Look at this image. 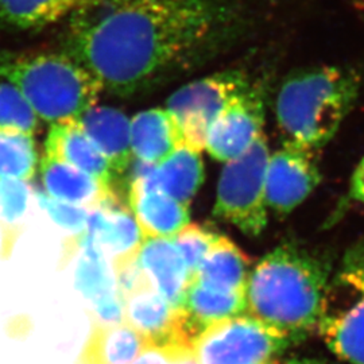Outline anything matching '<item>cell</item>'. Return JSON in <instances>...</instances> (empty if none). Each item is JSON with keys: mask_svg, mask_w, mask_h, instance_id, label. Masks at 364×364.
I'll return each instance as SVG.
<instances>
[{"mask_svg": "<svg viewBox=\"0 0 364 364\" xmlns=\"http://www.w3.org/2000/svg\"><path fill=\"white\" fill-rule=\"evenodd\" d=\"M38 120L22 92L6 80L0 81V129L34 134Z\"/></svg>", "mask_w": 364, "mask_h": 364, "instance_id": "27", "label": "cell"}, {"mask_svg": "<svg viewBox=\"0 0 364 364\" xmlns=\"http://www.w3.org/2000/svg\"><path fill=\"white\" fill-rule=\"evenodd\" d=\"M248 277L247 257L231 240L223 236L193 275V278L208 287L232 293L246 291Z\"/></svg>", "mask_w": 364, "mask_h": 364, "instance_id": "22", "label": "cell"}, {"mask_svg": "<svg viewBox=\"0 0 364 364\" xmlns=\"http://www.w3.org/2000/svg\"><path fill=\"white\" fill-rule=\"evenodd\" d=\"M252 88L246 72L227 69L193 80L174 92L166 111L181 131L183 144L201 151L213 120L236 97Z\"/></svg>", "mask_w": 364, "mask_h": 364, "instance_id": "7", "label": "cell"}, {"mask_svg": "<svg viewBox=\"0 0 364 364\" xmlns=\"http://www.w3.org/2000/svg\"><path fill=\"white\" fill-rule=\"evenodd\" d=\"M200 153L182 144L171 156L156 165V188L186 207L204 181V165Z\"/></svg>", "mask_w": 364, "mask_h": 364, "instance_id": "21", "label": "cell"}, {"mask_svg": "<svg viewBox=\"0 0 364 364\" xmlns=\"http://www.w3.org/2000/svg\"><path fill=\"white\" fill-rule=\"evenodd\" d=\"M245 23L239 0H88L68 18L64 52L103 91L131 96L205 64Z\"/></svg>", "mask_w": 364, "mask_h": 364, "instance_id": "1", "label": "cell"}, {"mask_svg": "<svg viewBox=\"0 0 364 364\" xmlns=\"http://www.w3.org/2000/svg\"><path fill=\"white\" fill-rule=\"evenodd\" d=\"M352 7L364 16V0H347Z\"/></svg>", "mask_w": 364, "mask_h": 364, "instance_id": "33", "label": "cell"}, {"mask_svg": "<svg viewBox=\"0 0 364 364\" xmlns=\"http://www.w3.org/2000/svg\"><path fill=\"white\" fill-rule=\"evenodd\" d=\"M130 132L132 156L149 164H161L183 144L181 131L166 108L136 114L131 120Z\"/></svg>", "mask_w": 364, "mask_h": 364, "instance_id": "19", "label": "cell"}, {"mask_svg": "<svg viewBox=\"0 0 364 364\" xmlns=\"http://www.w3.org/2000/svg\"><path fill=\"white\" fill-rule=\"evenodd\" d=\"M264 103L258 85L227 105L209 127L205 149L209 154L228 162L242 156L263 134Z\"/></svg>", "mask_w": 364, "mask_h": 364, "instance_id": "10", "label": "cell"}, {"mask_svg": "<svg viewBox=\"0 0 364 364\" xmlns=\"http://www.w3.org/2000/svg\"><path fill=\"white\" fill-rule=\"evenodd\" d=\"M88 0H0V26L41 30L68 19Z\"/></svg>", "mask_w": 364, "mask_h": 364, "instance_id": "23", "label": "cell"}, {"mask_svg": "<svg viewBox=\"0 0 364 364\" xmlns=\"http://www.w3.org/2000/svg\"><path fill=\"white\" fill-rule=\"evenodd\" d=\"M316 151L284 146L269 158L266 171L267 207L287 215L308 198L321 180Z\"/></svg>", "mask_w": 364, "mask_h": 364, "instance_id": "9", "label": "cell"}, {"mask_svg": "<svg viewBox=\"0 0 364 364\" xmlns=\"http://www.w3.org/2000/svg\"><path fill=\"white\" fill-rule=\"evenodd\" d=\"M92 142L108 159L119 176L129 168L131 151V122L122 111L112 107L93 105L78 119Z\"/></svg>", "mask_w": 364, "mask_h": 364, "instance_id": "18", "label": "cell"}, {"mask_svg": "<svg viewBox=\"0 0 364 364\" xmlns=\"http://www.w3.org/2000/svg\"><path fill=\"white\" fill-rule=\"evenodd\" d=\"M154 169L131 174L130 209L144 239L174 237L189 224L188 207L156 188Z\"/></svg>", "mask_w": 364, "mask_h": 364, "instance_id": "13", "label": "cell"}, {"mask_svg": "<svg viewBox=\"0 0 364 364\" xmlns=\"http://www.w3.org/2000/svg\"><path fill=\"white\" fill-rule=\"evenodd\" d=\"M362 84V75L350 66H309L290 73L275 100L284 146L320 150L351 112Z\"/></svg>", "mask_w": 364, "mask_h": 364, "instance_id": "3", "label": "cell"}, {"mask_svg": "<svg viewBox=\"0 0 364 364\" xmlns=\"http://www.w3.org/2000/svg\"><path fill=\"white\" fill-rule=\"evenodd\" d=\"M269 158L266 136L262 134L247 151L228 161L221 171L213 212L250 236H258L267 224Z\"/></svg>", "mask_w": 364, "mask_h": 364, "instance_id": "6", "label": "cell"}, {"mask_svg": "<svg viewBox=\"0 0 364 364\" xmlns=\"http://www.w3.org/2000/svg\"><path fill=\"white\" fill-rule=\"evenodd\" d=\"M264 364H278V363H277V362H274V360H272V362H267V363H264Z\"/></svg>", "mask_w": 364, "mask_h": 364, "instance_id": "34", "label": "cell"}, {"mask_svg": "<svg viewBox=\"0 0 364 364\" xmlns=\"http://www.w3.org/2000/svg\"><path fill=\"white\" fill-rule=\"evenodd\" d=\"M41 176L46 195L82 208H95L117 196L111 186L100 180L50 156L42 158Z\"/></svg>", "mask_w": 364, "mask_h": 364, "instance_id": "17", "label": "cell"}, {"mask_svg": "<svg viewBox=\"0 0 364 364\" xmlns=\"http://www.w3.org/2000/svg\"><path fill=\"white\" fill-rule=\"evenodd\" d=\"M146 347L144 338L126 321L114 326L91 323L77 364H132Z\"/></svg>", "mask_w": 364, "mask_h": 364, "instance_id": "20", "label": "cell"}, {"mask_svg": "<svg viewBox=\"0 0 364 364\" xmlns=\"http://www.w3.org/2000/svg\"><path fill=\"white\" fill-rule=\"evenodd\" d=\"M351 195L355 200L364 204V158L358 165L352 177Z\"/></svg>", "mask_w": 364, "mask_h": 364, "instance_id": "31", "label": "cell"}, {"mask_svg": "<svg viewBox=\"0 0 364 364\" xmlns=\"http://www.w3.org/2000/svg\"><path fill=\"white\" fill-rule=\"evenodd\" d=\"M124 304V321L132 326L147 346H191V336L180 308H174L151 287L134 291Z\"/></svg>", "mask_w": 364, "mask_h": 364, "instance_id": "12", "label": "cell"}, {"mask_svg": "<svg viewBox=\"0 0 364 364\" xmlns=\"http://www.w3.org/2000/svg\"><path fill=\"white\" fill-rule=\"evenodd\" d=\"M285 364H329L323 360H316V359H293V360H289Z\"/></svg>", "mask_w": 364, "mask_h": 364, "instance_id": "32", "label": "cell"}, {"mask_svg": "<svg viewBox=\"0 0 364 364\" xmlns=\"http://www.w3.org/2000/svg\"><path fill=\"white\" fill-rule=\"evenodd\" d=\"M317 331L338 358L364 364V242L347 251L328 282Z\"/></svg>", "mask_w": 364, "mask_h": 364, "instance_id": "5", "label": "cell"}, {"mask_svg": "<svg viewBox=\"0 0 364 364\" xmlns=\"http://www.w3.org/2000/svg\"><path fill=\"white\" fill-rule=\"evenodd\" d=\"M0 78L22 92L38 119L52 124L78 120L103 91L65 52H0Z\"/></svg>", "mask_w": 364, "mask_h": 364, "instance_id": "4", "label": "cell"}, {"mask_svg": "<svg viewBox=\"0 0 364 364\" xmlns=\"http://www.w3.org/2000/svg\"><path fill=\"white\" fill-rule=\"evenodd\" d=\"M132 364H198L191 346H147Z\"/></svg>", "mask_w": 364, "mask_h": 364, "instance_id": "30", "label": "cell"}, {"mask_svg": "<svg viewBox=\"0 0 364 364\" xmlns=\"http://www.w3.org/2000/svg\"><path fill=\"white\" fill-rule=\"evenodd\" d=\"M36 197L39 205L48 212L57 225L66 230L68 232L75 235L76 240L73 245V252L76 251V243L80 236L85 232L88 218H90V209L72 205L68 203H63L58 200H54L48 195H43L41 192H36Z\"/></svg>", "mask_w": 364, "mask_h": 364, "instance_id": "29", "label": "cell"}, {"mask_svg": "<svg viewBox=\"0 0 364 364\" xmlns=\"http://www.w3.org/2000/svg\"><path fill=\"white\" fill-rule=\"evenodd\" d=\"M78 257L75 281L78 291L91 305V309L122 299L117 291V274L111 260L96 248L88 245H78Z\"/></svg>", "mask_w": 364, "mask_h": 364, "instance_id": "24", "label": "cell"}, {"mask_svg": "<svg viewBox=\"0 0 364 364\" xmlns=\"http://www.w3.org/2000/svg\"><path fill=\"white\" fill-rule=\"evenodd\" d=\"M38 165V151L33 134L0 129V180L33 178Z\"/></svg>", "mask_w": 364, "mask_h": 364, "instance_id": "25", "label": "cell"}, {"mask_svg": "<svg viewBox=\"0 0 364 364\" xmlns=\"http://www.w3.org/2000/svg\"><path fill=\"white\" fill-rule=\"evenodd\" d=\"M180 309L195 340L205 328L247 312L246 291H224L192 278Z\"/></svg>", "mask_w": 364, "mask_h": 364, "instance_id": "16", "label": "cell"}, {"mask_svg": "<svg viewBox=\"0 0 364 364\" xmlns=\"http://www.w3.org/2000/svg\"><path fill=\"white\" fill-rule=\"evenodd\" d=\"M46 156L60 159L112 188L117 174L78 120L54 123L45 144Z\"/></svg>", "mask_w": 364, "mask_h": 364, "instance_id": "15", "label": "cell"}, {"mask_svg": "<svg viewBox=\"0 0 364 364\" xmlns=\"http://www.w3.org/2000/svg\"><path fill=\"white\" fill-rule=\"evenodd\" d=\"M290 343L252 316H236L205 328L192 341L198 364H264Z\"/></svg>", "mask_w": 364, "mask_h": 364, "instance_id": "8", "label": "cell"}, {"mask_svg": "<svg viewBox=\"0 0 364 364\" xmlns=\"http://www.w3.org/2000/svg\"><path fill=\"white\" fill-rule=\"evenodd\" d=\"M144 237L131 209L117 196L90 209L85 232L76 243L88 245L100 251L112 264L138 257Z\"/></svg>", "mask_w": 364, "mask_h": 364, "instance_id": "11", "label": "cell"}, {"mask_svg": "<svg viewBox=\"0 0 364 364\" xmlns=\"http://www.w3.org/2000/svg\"><path fill=\"white\" fill-rule=\"evenodd\" d=\"M138 263L150 287L180 308L191 282V274L181 252L170 237H147L138 251Z\"/></svg>", "mask_w": 364, "mask_h": 364, "instance_id": "14", "label": "cell"}, {"mask_svg": "<svg viewBox=\"0 0 364 364\" xmlns=\"http://www.w3.org/2000/svg\"><path fill=\"white\" fill-rule=\"evenodd\" d=\"M220 237L219 235L197 224H188L174 237H171L176 247L181 252L191 278H193V275L198 272L201 263L207 258L210 250L215 247Z\"/></svg>", "mask_w": 364, "mask_h": 364, "instance_id": "28", "label": "cell"}, {"mask_svg": "<svg viewBox=\"0 0 364 364\" xmlns=\"http://www.w3.org/2000/svg\"><path fill=\"white\" fill-rule=\"evenodd\" d=\"M31 189L22 180H0V227L4 255H10L25 227Z\"/></svg>", "mask_w": 364, "mask_h": 364, "instance_id": "26", "label": "cell"}, {"mask_svg": "<svg viewBox=\"0 0 364 364\" xmlns=\"http://www.w3.org/2000/svg\"><path fill=\"white\" fill-rule=\"evenodd\" d=\"M329 274L324 258L296 245L279 246L250 273L248 314L278 331L289 343L301 341L318 326Z\"/></svg>", "mask_w": 364, "mask_h": 364, "instance_id": "2", "label": "cell"}]
</instances>
